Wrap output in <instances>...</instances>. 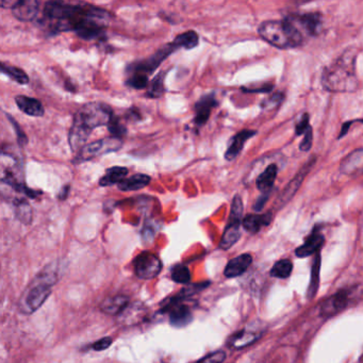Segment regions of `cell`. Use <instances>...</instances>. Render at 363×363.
I'll return each mask as SVG.
<instances>
[{"instance_id":"4fadbf2b","label":"cell","mask_w":363,"mask_h":363,"mask_svg":"<svg viewBox=\"0 0 363 363\" xmlns=\"http://www.w3.org/2000/svg\"><path fill=\"white\" fill-rule=\"evenodd\" d=\"M39 1H35V0L18 1V4L12 9V14L16 20L21 21V22H33L39 14Z\"/></svg>"},{"instance_id":"6da1fadb","label":"cell","mask_w":363,"mask_h":363,"mask_svg":"<svg viewBox=\"0 0 363 363\" xmlns=\"http://www.w3.org/2000/svg\"><path fill=\"white\" fill-rule=\"evenodd\" d=\"M44 24L50 33L74 31L86 41L99 40L106 35L111 21V13L103 8L89 4H69L65 1H48L44 6Z\"/></svg>"},{"instance_id":"9a60e30c","label":"cell","mask_w":363,"mask_h":363,"mask_svg":"<svg viewBox=\"0 0 363 363\" xmlns=\"http://www.w3.org/2000/svg\"><path fill=\"white\" fill-rule=\"evenodd\" d=\"M16 104L23 113L33 116V118H41L45 113V109H44L41 101L33 99V97L18 95L16 97Z\"/></svg>"},{"instance_id":"4316f807","label":"cell","mask_w":363,"mask_h":363,"mask_svg":"<svg viewBox=\"0 0 363 363\" xmlns=\"http://www.w3.org/2000/svg\"><path fill=\"white\" fill-rule=\"evenodd\" d=\"M13 205L16 218L23 224H30L33 220V209L28 201L24 199H18L14 201Z\"/></svg>"},{"instance_id":"7402d4cb","label":"cell","mask_w":363,"mask_h":363,"mask_svg":"<svg viewBox=\"0 0 363 363\" xmlns=\"http://www.w3.org/2000/svg\"><path fill=\"white\" fill-rule=\"evenodd\" d=\"M129 299L128 297L124 295H116V296H110L103 301L101 303V310L105 313L111 314V315H116L120 314L121 312L124 311L128 307Z\"/></svg>"},{"instance_id":"836d02e7","label":"cell","mask_w":363,"mask_h":363,"mask_svg":"<svg viewBox=\"0 0 363 363\" xmlns=\"http://www.w3.org/2000/svg\"><path fill=\"white\" fill-rule=\"evenodd\" d=\"M8 121L11 123L12 127H13L14 133H16V138H18V144L21 146H25L28 144V137H27L26 133L23 131L22 127L20 126L18 122L12 118L11 116L7 114Z\"/></svg>"},{"instance_id":"7a4b0ae2","label":"cell","mask_w":363,"mask_h":363,"mask_svg":"<svg viewBox=\"0 0 363 363\" xmlns=\"http://www.w3.org/2000/svg\"><path fill=\"white\" fill-rule=\"evenodd\" d=\"M111 107L104 103H89L82 106L74 116L69 133V144L76 155L86 146L91 133L97 127L108 126L113 118Z\"/></svg>"},{"instance_id":"8992f818","label":"cell","mask_w":363,"mask_h":363,"mask_svg":"<svg viewBox=\"0 0 363 363\" xmlns=\"http://www.w3.org/2000/svg\"><path fill=\"white\" fill-rule=\"evenodd\" d=\"M243 201L239 195L235 196L231 203L230 216L228 224L225 228L224 235L220 240V247L223 250H229L233 247L241 237V224L243 222Z\"/></svg>"},{"instance_id":"4dcf8cb0","label":"cell","mask_w":363,"mask_h":363,"mask_svg":"<svg viewBox=\"0 0 363 363\" xmlns=\"http://www.w3.org/2000/svg\"><path fill=\"white\" fill-rule=\"evenodd\" d=\"M191 273L190 269L186 265H176L172 269V279L177 284H186L190 281Z\"/></svg>"},{"instance_id":"52a82bcc","label":"cell","mask_w":363,"mask_h":363,"mask_svg":"<svg viewBox=\"0 0 363 363\" xmlns=\"http://www.w3.org/2000/svg\"><path fill=\"white\" fill-rule=\"evenodd\" d=\"M176 50H177V48L173 43L167 44L160 50H157L150 58L133 62V65H129L127 67V73L128 75H141L150 78V76L160 67L161 63Z\"/></svg>"},{"instance_id":"f35d334b","label":"cell","mask_w":363,"mask_h":363,"mask_svg":"<svg viewBox=\"0 0 363 363\" xmlns=\"http://www.w3.org/2000/svg\"><path fill=\"white\" fill-rule=\"evenodd\" d=\"M112 344V339L109 337H103L99 340L96 343L93 344V348L95 350H105Z\"/></svg>"},{"instance_id":"60d3db41","label":"cell","mask_w":363,"mask_h":363,"mask_svg":"<svg viewBox=\"0 0 363 363\" xmlns=\"http://www.w3.org/2000/svg\"><path fill=\"white\" fill-rule=\"evenodd\" d=\"M267 201V194L262 195V196L259 197L258 201L255 203V210L256 211H260L263 207H264L265 201Z\"/></svg>"},{"instance_id":"d590c367","label":"cell","mask_w":363,"mask_h":363,"mask_svg":"<svg viewBox=\"0 0 363 363\" xmlns=\"http://www.w3.org/2000/svg\"><path fill=\"white\" fill-rule=\"evenodd\" d=\"M282 99H284V95L281 93H278V94L272 95L269 99H265L262 104V108L264 109H273V108L277 107L280 103H281Z\"/></svg>"},{"instance_id":"b9f144b4","label":"cell","mask_w":363,"mask_h":363,"mask_svg":"<svg viewBox=\"0 0 363 363\" xmlns=\"http://www.w3.org/2000/svg\"><path fill=\"white\" fill-rule=\"evenodd\" d=\"M69 186H65V188H62V191L59 193V199H65L67 196H69Z\"/></svg>"},{"instance_id":"e0dca14e","label":"cell","mask_w":363,"mask_h":363,"mask_svg":"<svg viewBox=\"0 0 363 363\" xmlns=\"http://www.w3.org/2000/svg\"><path fill=\"white\" fill-rule=\"evenodd\" d=\"M347 303V294L345 292L337 293V294L333 295L323 303L322 309H320L322 315L326 316V318L327 316L333 315V314L342 311L346 307Z\"/></svg>"},{"instance_id":"7c38bea8","label":"cell","mask_w":363,"mask_h":363,"mask_svg":"<svg viewBox=\"0 0 363 363\" xmlns=\"http://www.w3.org/2000/svg\"><path fill=\"white\" fill-rule=\"evenodd\" d=\"M216 95H203L196 104H195V118L194 123L197 127L203 126L209 120L211 116V111L213 108L218 106Z\"/></svg>"},{"instance_id":"277c9868","label":"cell","mask_w":363,"mask_h":363,"mask_svg":"<svg viewBox=\"0 0 363 363\" xmlns=\"http://www.w3.org/2000/svg\"><path fill=\"white\" fill-rule=\"evenodd\" d=\"M258 33L264 41L280 50L296 48L303 42V35L289 16L282 21L263 22Z\"/></svg>"},{"instance_id":"cb8c5ba5","label":"cell","mask_w":363,"mask_h":363,"mask_svg":"<svg viewBox=\"0 0 363 363\" xmlns=\"http://www.w3.org/2000/svg\"><path fill=\"white\" fill-rule=\"evenodd\" d=\"M323 243H324V237L320 233H313L307 240L303 245L299 246L296 250L297 257H308L310 255L314 254L318 252L320 247H322Z\"/></svg>"},{"instance_id":"e575fe53","label":"cell","mask_w":363,"mask_h":363,"mask_svg":"<svg viewBox=\"0 0 363 363\" xmlns=\"http://www.w3.org/2000/svg\"><path fill=\"white\" fill-rule=\"evenodd\" d=\"M226 359V354L224 352H216L213 354H208L201 360L197 361L196 363H223Z\"/></svg>"},{"instance_id":"f546056e","label":"cell","mask_w":363,"mask_h":363,"mask_svg":"<svg viewBox=\"0 0 363 363\" xmlns=\"http://www.w3.org/2000/svg\"><path fill=\"white\" fill-rule=\"evenodd\" d=\"M257 337H258L255 333L242 331V333H238V335H233L231 337L230 346L235 348L245 347V346L254 343Z\"/></svg>"},{"instance_id":"2e32d148","label":"cell","mask_w":363,"mask_h":363,"mask_svg":"<svg viewBox=\"0 0 363 363\" xmlns=\"http://www.w3.org/2000/svg\"><path fill=\"white\" fill-rule=\"evenodd\" d=\"M252 262V258L250 255H240V256L235 257L233 260L229 261L228 264L226 265V269H225V276L228 278L239 277L247 271Z\"/></svg>"},{"instance_id":"d4e9b609","label":"cell","mask_w":363,"mask_h":363,"mask_svg":"<svg viewBox=\"0 0 363 363\" xmlns=\"http://www.w3.org/2000/svg\"><path fill=\"white\" fill-rule=\"evenodd\" d=\"M165 76H167V72H160L155 76L154 79L148 84L146 97H148V99H159L164 94Z\"/></svg>"},{"instance_id":"8fae6325","label":"cell","mask_w":363,"mask_h":363,"mask_svg":"<svg viewBox=\"0 0 363 363\" xmlns=\"http://www.w3.org/2000/svg\"><path fill=\"white\" fill-rule=\"evenodd\" d=\"M167 309L169 311V322L173 326L180 328L190 324L192 320L190 309L180 301L179 297L172 299L171 303H167Z\"/></svg>"},{"instance_id":"9c48e42d","label":"cell","mask_w":363,"mask_h":363,"mask_svg":"<svg viewBox=\"0 0 363 363\" xmlns=\"http://www.w3.org/2000/svg\"><path fill=\"white\" fill-rule=\"evenodd\" d=\"M135 273L141 279H152L157 277L162 269V263L160 259L150 252H144L140 254L133 262Z\"/></svg>"},{"instance_id":"8d00e7d4","label":"cell","mask_w":363,"mask_h":363,"mask_svg":"<svg viewBox=\"0 0 363 363\" xmlns=\"http://www.w3.org/2000/svg\"><path fill=\"white\" fill-rule=\"evenodd\" d=\"M310 128L309 116L307 113L301 116V121L296 124V135H305L306 131Z\"/></svg>"},{"instance_id":"ba28073f","label":"cell","mask_w":363,"mask_h":363,"mask_svg":"<svg viewBox=\"0 0 363 363\" xmlns=\"http://www.w3.org/2000/svg\"><path fill=\"white\" fill-rule=\"evenodd\" d=\"M122 140L114 137L105 138V139L93 142V143L84 146L76 155L75 163L86 162V161L92 160V159L103 156V155L118 152L122 147Z\"/></svg>"},{"instance_id":"83f0119b","label":"cell","mask_w":363,"mask_h":363,"mask_svg":"<svg viewBox=\"0 0 363 363\" xmlns=\"http://www.w3.org/2000/svg\"><path fill=\"white\" fill-rule=\"evenodd\" d=\"M0 69H1V72H3L4 74L9 76L12 80L18 82V84H23V86L29 84L28 75H27L22 69H20V67H11V65H5V63H1V65H0Z\"/></svg>"},{"instance_id":"484cf974","label":"cell","mask_w":363,"mask_h":363,"mask_svg":"<svg viewBox=\"0 0 363 363\" xmlns=\"http://www.w3.org/2000/svg\"><path fill=\"white\" fill-rule=\"evenodd\" d=\"M199 37L195 31L189 30L186 33L177 35L172 43L177 48H184V50H193L199 45Z\"/></svg>"},{"instance_id":"f1b7e54d","label":"cell","mask_w":363,"mask_h":363,"mask_svg":"<svg viewBox=\"0 0 363 363\" xmlns=\"http://www.w3.org/2000/svg\"><path fill=\"white\" fill-rule=\"evenodd\" d=\"M293 264L288 259H282L274 264L271 271V275L276 278H288L292 273Z\"/></svg>"},{"instance_id":"5b68a950","label":"cell","mask_w":363,"mask_h":363,"mask_svg":"<svg viewBox=\"0 0 363 363\" xmlns=\"http://www.w3.org/2000/svg\"><path fill=\"white\" fill-rule=\"evenodd\" d=\"M57 281L54 273L42 272L41 275L35 278V281L28 286L21 299L20 308L24 313H33L37 311L52 293V288Z\"/></svg>"},{"instance_id":"3957f363","label":"cell","mask_w":363,"mask_h":363,"mask_svg":"<svg viewBox=\"0 0 363 363\" xmlns=\"http://www.w3.org/2000/svg\"><path fill=\"white\" fill-rule=\"evenodd\" d=\"M322 84L330 92H352L358 86L356 52L346 50L337 60L325 69Z\"/></svg>"},{"instance_id":"ac0fdd59","label":"cell","mask_w":363,"mask_h":363,"mask_svg":"<svg viewBox=\"0 0 363 363\" xmlns=\"http://www.w3.org/2000/svg\"><path fill=\"white\" fill-rule=\"evenodd\" d=\"M272 213L265 214H250L243 218L244 229L250 233H257L261 230L262 227L267 226L271 223Z\"/></svg>"},{"instance_id":"ffe728a7","label":"cell","mask_w":363,"mask_h":363,"mask_svg":"<svg viewBox=\"0 0 363 363\" xmlns=\"http://www.w3.org/2000/svg\"><path fill=\"white\" fill-rule=\"evenodd\" d=\"M152 182V177L146 174H135L127 179L123 180L118 184V188L123 192H130V191L142 190L146 188Z\"/></svg>"},{"instance_id":"d6986e66","label":"cell","mask_w":363,"mask_h":363,"mask_svg":"<svg viewBox=\"0 0 363 363\" xmlns=\"http://www.w3.org/2000/svg\"><path fill=\"white\" fill-rule=\"evenodd\" d=\"M313 163V160L308 161L307 164L303 167V169H301V172L295 176V178H293L292 182L289 184L286 190L280 195L279 201H281L282 203H286V201H290V199L294 196L295 193H296V191L298 190L299 186H301V182H303V178H305V176L307 175L308 172H309L310 167H312Z\"/></svg>"},{"instance_id":"ab89813d","label":"cell","mask_w":363,"mask_h":363,"mask_svg":"<svg viewBox=\"0 0 363 363\" xmlns=\"http://www.w3.org/2000/svg\"><path fill=\"white\" fill-rule=\"evenodd\" d=\"M272 89H273V84H261L260 88H256V89H247L244 88L242 89V90L245 91V92H250V93H269V91H272Z\"/></svg>"},{"instance_id":"74e56055","label":"cell","mask_w":363,"mask_h":363,"mask_svg":"<svg viewBox=\"0 0 363 363\" xmlns=\"http://www.w3.org/2000/svg\"><path fill=\"white\" fill-rule=\"evenodd\" d=\"M312 141H313V137H312V128L310 127V128L306 131L305 138H303V141H301L299 150H303V152H308V150H310V148H311Z\"/></svg>"},{"instance_id":"7bdbcfd3","label":"cell","mask_w":363,"mask_h":363,"mask_svg":"<svg viewBox=\"0 0 363 363\" xmlns=\"http://www.w3.org/2000/svg\"><path fill=\"white\" fill-rule=\"evenodd\" d=\"M360 363H363V354H362V356H361V358H360Z\"/></svg>"},{"instance_id":"d6a6232c","label":"cell","mask_w":363,"mask_h":363,"mask_svg":"<svg viewBox=\"0 0 363 363\" xmlns=\"http://www.w3.org/2000/svg\"><path fill=\"white\" fill-rule=\"evenodd\" d=\"M150 78L141 75H128L126 80L127 86L135 89V90H142L147 88Z\"/></svg>"},{"instance_id":"5bb4252c","label":"cell","mask_w":363,"mask_h":363,"mask_svg":"<svg viewBox=\"0 0 363 363\" xmlns=\"http://www.w3.org/2000/svg\"><path fill=\"white\" fill-rule=\"evenodd\" d=\"M257 131L250 130V129H245V130H242L241 133H237L231 139L230 143H229L228 148H227L226 152H225V159L227 161L235 160L241 154L246 141H248L250 138L254 137Z\"/></svg>"},{"instance_id":"603a6c76","label":"cell","mask_w":363,"mask_h":363,"mask_svg":"<svg viewBox=\"0 0 363 363\" xmlns=\"http://www.w3.org/2000/svg\"><path fill=\"white\" fill-rule=\"evenodd\" d=\"M128 169L123 167H112L106 171L105 175L99 179V186H111L121 184L128 175Z\"/></svg>"},{"instance_id":"44dd1931","label":"cell","mask_w":363,"mask_h":363,"mask_svg":"<svg viewBox=\"0 0 363 363\" xmlns=\"http://www.w3.org/2000/svg\"><path fill=\"white\" fill-rule=\"evenodd\" d=\"M278 169L276 164H269L264 169L262 174L257 178V188L263 193V194H269L272 188L275 184L276 177H277Z\"/></svg>"},{"instance_id":"1f68e13d","label":"cell","mask_w":363,"mask_h":363,"mask_svg":"<svg viewBox=\"0 0 363 363\" xmlns=\"http://www.w3.org/2000/svg\"><path fill=\"white\" fill-rule=\"evenodd\" d=\"M108 130L110 131L112 137L118 138V139H122L127 133V129L121 123L120 118H116V116H113V118L110 121L109 125H108Z\"/></svg>"},{"instance_id":"30bf717a","label":"cell","mask_w":363,"mask_h":363,"mask_svg":"<svg viewBox=\"0 0 363 363\" xmlns=\"http://www.w3.org/2000/svg\"><path fill=\"white\" fill-rule=\"evenodd\" d=\"M294 23L301 35H316L320 33V25H322V18L320 14L309 13L303 14V16H289Z\"/></svg>"}]
</instances>
